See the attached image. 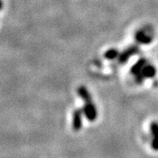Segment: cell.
<instances>
[{
  "instance_id": "cell-1",
  "label": "cell",
  "mask_w": 158,
  "mask_h": 158,
  "mask_svg": "<svg viewBox=\"0 0 158 158\" xmlns=\"http://www.w3.org/2000/svg\"><path fill=\"white\" fill-rule=\"evenodd\" d=\"M83 113L85 115V117L88 118L90 121H94L98 116V112H97L96 106L92 103H85V106L83 107Z\"/></svg>"
},
{
  "instance_id": "cell-3",
  "label": "cell",
  "mask_w": 158,
  "mask_h": 158,
  "mask_svg": "<svg viewBox=\"0 0 158 158\" xmlns=\"http://www.w3.org/2000/svg\"><path fill=\"white\" fill-rule=\"evenodd\" d=\"M135 39L136 42H138L139 44L147 45V44H149L152 42L153 37L148 35L145 30H138L135 34Z\"/></svg>"
},
{
  "instance_id": "cell-9",
  "label": "cell",
  "mask_w": 158,
  "mask_h": 158,
  "mask_svg": "<svg viewBox=\"0 0 158 158\" xmlns=\"http://www.w3.org/2000/svg\"><path fill=\"white\" fill-rule=\"evenodd\" d=\"M118 56H119V52H118L117 49H115V48L108 49V50L105 53V55H104L105 58H106L107 60H113V59H116L117 57H118Z\"/></svg>"
},
{
  "instance_id": "cell-7",
  "label": "cell",
  "mask_w": 158,
  "mask_h": 158,
  "mask_svg": "<svg viewBox=\"0 0 158 158\" xmlns=\"http://www.w3.org/2000/svg\"><path fill=\"white\" fill-rule=\"evenodd\" d=\"M77 93H78L79 97H80L85 103L92 102L90 93L89 92V90L86 89L85 86H79L78 89H77Z\"/></svg>"
},
{
  "instance_id": "cell-4",
  "label": "cell",
  "mask_w": 158,
  "mask_h": 158,
  "mask_svg": "<svg viewBox=\"0 0 158 158\" xmlns=\"http://www.w3.org/2000/svg\"><path fill=\"white\" fill-rule=\"evenodd\" d=\"M82 109H77L74 111L73 113V120H72V127L75 131H79L82 128V114H83Z\"/></svg>"
},
{
  "instance_id": "cell-5",
  "label": "cell",
  "mask_w": 158,
  "mask_h": 158,
  "mask_svg": "<svg viewBox=\"0 0 158 158\" xmlns=\"http://www.w3.org/2000/svg\"><path fill=\"white\" fill-rule=\"evenodd\" d=\"M146 64H147V60H146L145 58H141V59H139V60L137 61V62H135V63L133 65V67L131 68V73L133 74L135 77L140 75V74H141V71H142V69L145 67Z\"/></svg>"
},
{
  "instance_id": "cell-8",
  "label": "cell",
  "mask_w": 158,
  "mask_h": 158,
  "mask_svg": "<svg viewBox=\"0 0 158 158\" xmlns=\"http://www.w3.org/2000/svg\"><path fill=\"white\" fill-rule=\"evenodd\" d=\"M141 74L144 77V78H152L156 74V69L153 65L146 64L141 71Z\"/></svg>"
},
{
  "instance_id": "cell-2",
  "label": "cell",
  "mask_w": 158,
  "mask_h": 158,
  "mask_svg": "<svg viewBox=\"0 0 158 158\" xmlns=\"http://www.w3.org/2000/svg\"><path fill=\"white\" fill-rule=\"evenodd\" d=\"M138 51H139V48L137 46H131L128 48H127L126 50L119 54V56H118V62H120V63L127 62L128 61V59H129L130 57L137 54Z\"/></svg>"
},
{
  "instance_id": "cell-6",
  "label": "cell",
  "mask_w": 158,
  "mask_h": 158,
  "mask_svg": "<svg viewBox=\"0 0 158 158\" xmlns=\"http://www.w3.org/2000/svg\"><path fill=\"white\" fill-rule=\"evenodd\" d=\"M150 131L153 135L151 146L154 150H158V123L154 121L150 125Z\"/></svg>"
}]
</instances>
